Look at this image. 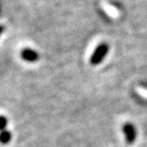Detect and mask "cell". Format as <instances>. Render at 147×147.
I'll use <instances>...</instances> for the list:
<instances>
[{
	"label": "cell",
	"instance_id": "obj_4",
	"mask_svg": "<svg viewBox=\"0 0 147 147\" xmlns=\"http://www.w3.org/2000/svg\"><path fill=\"white\" fill-rule=\"evenodd\" d=\"M12 139V134L8 130H3L1 132V136H0V140H1V143L3 144H8Z\"/></svg>",
	"mask_w": 147,
	"mask_h": 147
},
{
	"label": "cell",
	"instance_id": "obj_5",
	"mask_svg": "<svg viewBox=\"0 0 147 147\" xmlns=\"http://www.w3.org/2000/svg\"><path fill=\"white\" fill-rule=\"evenodd\" d=\"M0 122H1V130H5V128L7 126V123H8V120L5 116H1V118H0Z\"/></svg>",
	"mask_w": 147,
	"mask_h": 147
},
{
	"label": "cell",
	"instance_id": "obj_1",
	"mask_svg": "<svg viewBox=\"0 0 147 147\" xmlns=\"http://www.w3.org/2000/svg\"><path fill=\"white\" fill-rule=\"evenodd\" d=\"M109 51V45L106 43H102L98 45L90 59V63L92 66H98L106 58Z\"/></svg>",
	"mask_w": 147,
	"mask_h": 147
},
{
	"label": "cell",
	"instance_id": "obj_3",
	"mask_svg": "<svg viewBox=\"0 0 147 147\" xmlns=\"http://www.w3.org/2000/svg\"><path fill=\"white\" fill-rule=\"evenodd\" d=\"M20 56H22V59L29 62V63H35L38 61L39 59V54L38 52L35 50H32L30 48H25L20 52Z\"/></svg>",
	"mask_w": 147,
	"mask_h": 147
},
{
	"label": "cell",
	"instance_id": "obj_2",
	"mask_svg": "<svg viewBox=\"0 0 147 147\" xmlns=\"http://www.w3.org/2000/svg\"><path fill=\"white\" fill-rule=\"evenodd\" d=\"M122 131L125 136V140L129 144H132L136 142V129L135 126L130 123L127 122L123 125Z\"/></svg>",
	"mask_w": 147,
	"mask_h": 147
}]
</instances>
